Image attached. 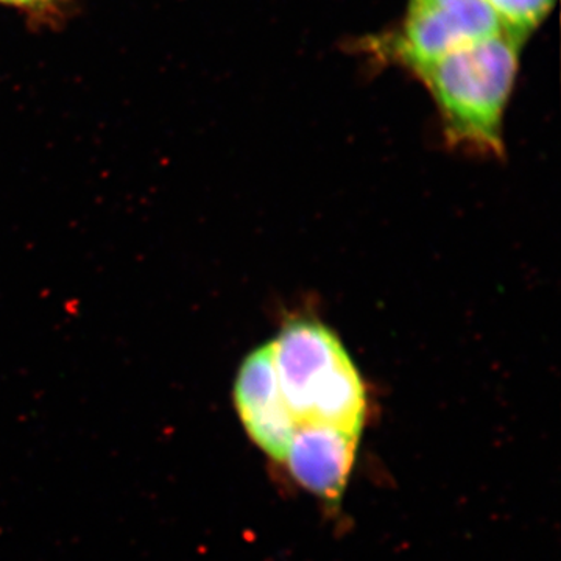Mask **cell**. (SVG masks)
I'll use <instances>...</instances> for the list:
<instances>
[{"label":"cell","instance_id":"cell-1","mask_svg":"<svg viewBox=\"0 0 561 561\" xmlns=\"http://www.w3.org/2000/svg\"><path fill=\"white\" fill-rule=\"evenodd\" d=\"M522 46L501 32L413 69L437 103L453 149L486 158L504 154L502 117Z\"/></svg>","mask_w":561,"mask_h":561},{"label":"cell","instance_id":"cell-2","mask_svg":"<svg viewBox=\"0 0 561 561\" xmlns=\"http://www.w3.org/2000/svg\"><path fill=\"white\" fill-rule=\"evenodd\" d=\"M284 400L297 426L324 424L360 437L367 393L341 339L316 320L287 323L272 341Z\"/></svg>","mask_w":561,"mask_h":561},{"label":"cell","instance_id":"cell-3","mask_svg":"<svg viewBox=\"0 0 561 561\" xmlns=\"http://www.w3.org/2000/svg\"><path fill=\"white\" fill-rule=\"evenodd\" d=\"M501 32L500 21L485 0H456L434 9H409L397 51L413 70Z\"/></svg>","mask_w":561,"mask_h":561},{"label":"cell","instance_id":"cell-4","mask_svg":"<svg viewBox=\"0 0 561 561\" xmlns=\"http://www.w3.org/2000/svg\"><path fill=\"white\" fill-rule=\"evenodd\" d=\"M234 404L251 440L273 460L284 461L298 426L280 391L272 342L243 359L234 383Z\"/></svg>","mask_w":561,"mask_h":561},{"label":"cell","instance_id":"cell-5","mask_svg":"<svg viewBox=\"0 0 561 561\" xmlns=\"http://www.w3.org/2000/svg\"><path fill=\"white\" fill-rule=\"evenodd\" d=\"M360 437L324 426L301 424L295 431L286 459L291 478L321 500H341L348 483Z\"/></svg>","mask_w":561,"mask_h":561},{"label":"cell","instance_id":"cell-6","mask_svg":"<svg viewBox=\"0 0 561 561\" xmlns=\"http://www.w3.org/2000/svg\"><path fill=\"white\" fill-rule=\"evenodd\" d=\"M496 14L502 32L523 44L548 16L556 0H485Z\"/></svg>","mask_w":561,"mask_h":561},{"label":"cell","instance_id":"cell-7","mask_svg":"<svg viewBox=\"0 0 561 561\" xmlns=\"http://www.w3.org/2000/svg\"><path fill=\"white\" fill-rule=\"evenodd\" d=\"M60 0H0L2 5L14 7L28 11V13H47L54 9Z\"/></svg>","mask_w":561,"mask_h":561},{"label":"cell","instance_id":"cell-8","mask_svg":"<svg viewBox=\"0 0 561 561\" xmlns=\"http://www.w3.org/2000/svg\"><path fill=\"white\" fill-rule=\"evenodd\" d=\"M456 0H411V9H434V7L449 5Z\"/></svg>","mask_w":561,"mask_h":561}]
</instances>
